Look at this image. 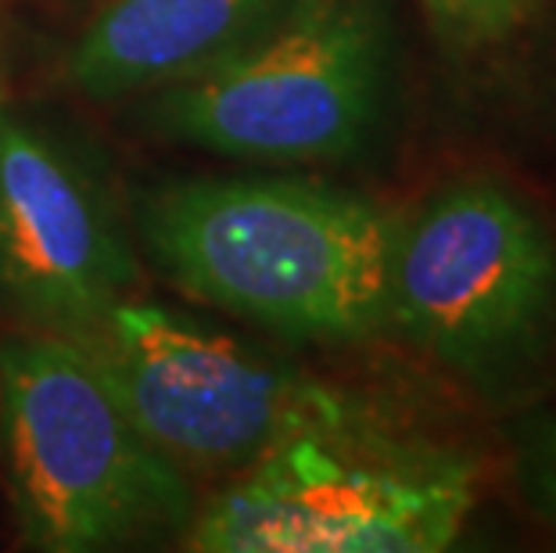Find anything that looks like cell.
I'll use <instances>...</instances> for the list:
<instances>
[{
    "instance_id": "obj_10",
    "label": "cell",
    "mask_w": 556,
    "mask_h": 553,
    "mask_svg": "<svg viewBox=\"0 0 556 553\" xmlns=\"http://www.w3.org/2000/svg\"><path fill=\"white\" fill-rule=\"evenodd\" d=\"M517 481L531 507L556 532V417L539 420L525 431L517 445Z\"/></svg>"
},
{
    "instance_id": "obj_5",
    "label": "cell",
    "mask_w": 556,
    "mask_h": 553,
    "mask_svg": "<svg viewBox=\"0 0 556 553\" xmlns=\"http://www.w3.org/2000/svg\"><path fill=\"white\" fill-rule=\"evenodd\" d=\"M73 341L187 475H238L294 435L366 410L345 388L137 291Z\"/></svg>"
},
{
    "instance_id": "obj_11",
    "label": "cell",
    "mask_w": 556,
    "mask_h": 553,
    "mask_svg": "<svg viewBox=\"0 0 556 553\" xmlns=\"http://www.w3.org/2000/svg\"><path fill=\"white\" fill-rule=\"evenodd\" d=\"M0 115H4V90H0Z\"/></svg>"
},
{
    "instance_id": "obj_1",
    "label": "cell",
    "mask_w": 556,
    "mask_h": 553,
    "mask_svg": "<svg viewBox=\"0 0 556 553\" xmlns=\"http://www.w3.org/2000/svg\"><path fill=\"white\" fill-rule=\"evenodd\" d=\"M134 223L176 291L269 335L349 345L392 327L399 216L299 176H187L137 194Z\"/></svg>"
},
{
    "instance_id": "obj_4",
    "label": "cell",
    "mask_w": 556,
    "mask_h": 553,
    "mask_svg": "<svg viewBox=\"0 0 556 553\" xmlns=\"http://www.w3.org/2000/svg\"><path fill=\"white\" fill-rule=\"evenodd\" d=\"M388 0H299L227 62L140 98L162 140L241 162H330L359 151L381 115Z\"/></svg>"
},
{
    "instance_id": "obj_8",
    "label": "cell",
    "mask_w": 556,
    "mask_h": 553,
    "mask_svg": "<svg viewBox=\"0 0 556 553\" xmlns=\"http://www.w3.org/2000/svg\"><path fill=\"white\" fill-rule=\"evenodd\" d=\"M299 0H104L65 51L83 98L134 101L227 62Z\"/></svg>"
},
{
    "instance_id": "obj_2",
    "label": "cell",
    "mask_w": 556,
    "mask_h": 553,
    "mask_svg": "<svg viewBox=\"0 0 556 553\" xmlns=\"http://www.w3.org/2000/svg\"><path fill=\"white\" fill-rule=\"evenodd\" d=\"M0 453L18 539L98 553L176 539L194 521L191 475L137 425L73 338H0Z\"/></svg>"
},
{
    "instance_id": "obj_6",
    "label": "cell",
    "mask_w": 556,
    "mask_h": 553,
    "mask_svg": "<svg viewBox=\"0 0 556 553\" xmlns=\"http://www.w3.org/2000/svg\"><path fill=\"white\" fill-rule=\"evenodd\" d=\"M392 324L467 381L539 356L556 327V241L492 180H456L399 219Z\"/></svg>"
},
{
    "instance_id": "obj_3",
    "label": "cell",
    "mask_w": 556,
    "mask_h": 553,
    "mask_svg": "<svg viewBox=\"0 0 556 553\" xmlns=\"http://www.w3.org/2000/svg\"><path fill=\"white\" fill-rule=\"evenodd\" d=\"M478 470L359 410L302 431L198 503L194 553H434L475 511Z\"/></svg>"
},
{
    "instance_id": "obj_7",
    "label": "cell",
    "mask_w": 556,
    "mask_h": 553,
    "mask_svg": "<svg viewBox=\"0 0 556 553\" xmlns=\"http://www.w3.org/2000/svg\"><path fill=\"white\" fill-rule=\"evenodd\" d=\"M134 291V241L98 169L65 140L4 112L0 302L29 331L79 338Z\"/></svg>"
},
{
    "instance_id": "obj_9",
    "label": "cell",
    "mask_w": 556,
    "mask_h": 553,
    "mask_svg": "<svg viewBox=\"0 0 556 553\" xmlns=\"http://www.w3.org/2000/svg\"><path fill=\"white\" fill-rule=\"evenodd\" d=\"M434 33L456 51H481L525 29L542 0H420Z\"/></svg>"
}]
</instances>
